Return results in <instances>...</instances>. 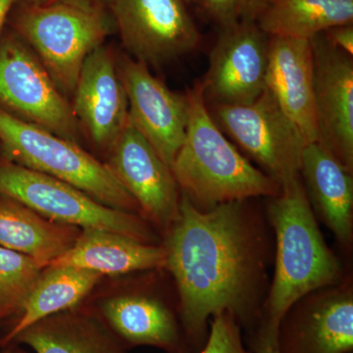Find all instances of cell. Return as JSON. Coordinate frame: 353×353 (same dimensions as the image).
Here are the masks:
<instances>
[{
    "label": "cell",
    "instance_id": "obj_18",
    "mask_svg": "<svg viewBox=\"0 0 353 353\" xmlns=\"http://www.w3.org/2000/svg\"><path fill=\"white\" fill-rule=\"evenodd\" d=\"M299 175L315 216L348 250L353 238L352 171L321 145L310 143L304 148Z\"/></svg>",
    "mask_w": 353,
    "mask_h": 353
},
{
    "label": "cell",
    "instance_id": "obj_30",
    "mask_svg": "<svg viewBox=\"0 0 353 353\" xmlns=\"http://www.w3.org/2000/svg\"><path fill=\"white\" fill-rule=\"evenodd\" d=\"M60 2H73V3H99V0H28V4L34 6H50Z\"/></svg>",
    "mask_w": 353,
    "mask_h": 353
},
{
    "label": "cell",
    "instance_id": "obj_14",
    "mask_svg": "<svg viewBox=\"0 0 353 353\" xmlns=\"http://www.w3.org/2000/svg\"><path fill=\"white\" fill-rule=\"evenodd\" d=\"M119 73L130 121L171 168L187 132V97L172 92L150 73L148 65L132 58L123 60Z\"/></svg>",
    "mask_w": 353,
    "mask_h": 353
},
{
    "label": "cell",
    "instance_id": "obj_31",
    "mask_svg": "<svg viewBox=\"0 0 353 353\" xmlns=\"http://www.w3.org/2000/svg\"><path fill=\"white\" fill-rule=\"evenodd\" d=\"M16 0H0V32Z\"/></svg>",
    "mask_w": 353,
    "mask_h": 353
},
{
    "label": "cell",
    "instance_id": "obj_2",
    "mask_svg": "<svg viewBox=\"0 0 353 353\" xmlns=\"http://www.w3.org/2000/svg\"><path fill=\"white\" fill-rule=\"evenodd\" d=\"M267 220L275 236V264L260 321L277 328L296 301L345 279L341 260L327 245L301 176L271 197Z\"/></svg>",
    "mask_w": 353,
    "mask_h": 353
},
{
    "label": "cell",
    "instance_id": "obj_27",
    "mask_svg": "<svg viewBox=\"0 0 353 353\" xmlns=\"http://www.w3.org/2000/svg\"><path fill=\"white\" fill-rule=\"evenodd\" d=\"M252 350L253 353H279L277 328L260 321L252 331Z\"/></svg>",
    "mask_w": 353,
    "mask_h": 353
},
{
    "label": "cell",
    "instance_id": "obj_28",
    "mask_svg": "<svg viewBox=\"0 0 353 353\" xmlns=\"http://www.w3.org/2000/svg\"><path fill=\"white\" fill-rule=\"evenodd\" d=\"M332 46L348 55H353V25H341L323 32Z\"/></svg>",
    "mask_w": 353,
    "mask_h": 353
},
{
    "label": "cell",
    "instance_id": "obj_17",
    "mask_svg": "<svg viewBox=\"0 0 353 353\" xmlns=\"http://www.w3.org/2000/svg\"><path fill=\"white\" fill-rule=\"evenodd\" d=\"M101 321L124 347H153L168 353H190L179 313L146 294H128L104 301Z\"/></svg>",
    "mask_w": 353,
    "mask_h": 353
},
{
    "label": "cell",
    "instance_id": "obj_32",
    "mask_svg": "<svg viewBox=\"0 0 353 353\" xmlns=\"http://www.w3.org/2000/svg\"><path fill=\"white\" fill-rule=\"evenodd\" d=\"M1 353H25L22 350H18L15 347H12V345H8V347H4L3 352Z\"/></svg>",
    "mask_w": 353,
    "mask_h": 353
},
{
    "label": "cell",
    "instance_id": "obj_5",
    "mask_svg": "<svg viewBox=\"0 0 353 353\" xmlns=\"http://www.w3.org/2000/svg\"><path fill=\"white\" fill-rule=\"evenodd\" d=\"M17 27L64 95L74 94L83 62L109 34L99 3L28 4Z\"/></svg>",
    "mask_w": 353,
    "mask_h": 353
},
{
    "label": "cell",
    "instance_id": "obj_23",
    "mask_svg": "<svg viewBox=\"0 0 353 353\" xmlns=\"http://www.w3.org/2000/svg\"><path fill=\"white\" fill-rule=\"evenodd\" d=\"M256 23L269 37L310 41L331 28L352 24L353 0H270Z\"/></svg>",
    "mask_w": 353,
    "mask_h": 353
},
{
    "label": "cell",
    "instance_id": "obj_29",
    "mask_svg": "<svg viewBox=\"0 0 353 353\" xmlns=\"http://www.w3.org/2000/svg\"><path fill=\"white\" fill-rule=\"evenodd\" d=\"M270 0H239V19L256 22Z\"/></svg>",
    "mask_w": 353,
    "mask_h": 353
},
{
    "label": "cell",
    "instance_id": "obj_16",
    "mask_svg": "<svg viewBox=\"0 0 353 353\" xmlns=\"http://www.w3.org/2000/svg\"><path fill=\"white\" fill-rule=\"evenodd\" d=\"M266 90L308 143L317 141L310 41L269 37Z\"/></svg>",
    "mask_w": 353,
    "mask_h": 353
},
{
    "label": "cell",
    "instance_id": "obj_25",
    "mask_svg": "<svg viewBox=\"0 0 353 353\" xmlns=\"http://www.w3.org/2000/svg\"><path fill=\"white\" fill-rule=\"evenodd\" d=\"M194 353H253L246 350L241 326L234 316L228 312L212 317L208 339L203 347Z\"/></svg>",
    "mask_w": 353,
    "mask_h": 353
},
{
    "label": "cell",
    "instance_id": "obj_3",
    "mask_svg": "<svg viewBox=\"0 0 353 353\" xmlns=\"http://www.w3.org/2000/svg\"><path fill=\"white\" fill-rule=\"evenodd\" d=\"M185 97L189 122L171 166L181 192L201 210L228 202L279 196L282 187L224 136L206 105L202 83Z\"/></svg>",
    "mask_w": 353,
    "mask_h": 353
},
{
    "label": "cell",
    "instance_id": "obj_1",
    "mask_svg": "<svg viewBox=\"0 0 353 353\" xmlns=\"http://www.w3.org/2000/svg\"><path fill=\"white\" fill-rule=\"evenodd\" d=\"M246 201L201 210L182 194L180 213L165 236V269L175 282L190 353L203 347L215 315L230 313L252 331L261 320L270 238L266 219Z\"/></svg>",
    "mask_w": 353,
    "mask_h": 353
},
{
    "label": "cell",
    "instance_id": "obj_13",
    "mask_svg": "<svg viewBox=\"0 0 353 353\" xmlns=\"http://www.w3.org/2000/svg\"><path fill=\"white\" fill-rule=\"evenodd\" d=\"M313 51L317 141L353 171V60L325 38L310 39Z\"/></svg>",
    "mask_w": 353,
    "mask_h": 353
},
{
    "label": "cell",
    "instance_id": "obj_26",
    "mask_svg": "<svg viewBox=\"0 0 353 353\" xmlns=\"http://www.w3.org/2000/svg\"><path fill=\"white\" fill-rule=\"evenodd\" d=\"M208 12L223 28L233 27L239 19V0H201Z\"/></svg>",
    "mask_w": 353,
    "mask_h": 353
},
{
    "label": "cell",
    "instance_id": "obj_34",
    "mask_svg": "<svg viewBox=\"0 0 353 353\" xmlns=\"http://www.w3.org/2000/svg\"><path fill=\"white\" fill-rule=\"evenodd\" d=\"M352 353H353V352H352Z\"/></svg>",
    "mask_w": 353,
    "mask_h": 353
},
{
    "label": "cell",
    "instance_id": "obj_21",
    "mask_svg": "<svg viewBox=\"0 0 353 353\" xmlns=\"http://www.w3.org/2000/svg\"><path fill=\"white\" fill-rule=\"evenodd\" d=\"M81 232L80 228L53 222L12 199L0 201V246L28 255L41 268L67 252Z\"/></svg>",
    "mask_w": 353,
    "mask_h": 353
},
{
    "label": "cell",
    "instance_id": "obj_7",
    "mask_svg": "<svg viewBox=\"0 0 353 353\" xmlns=\"http://www.w3.org/2000/svg\"><path fill=\"white\" fill-rule=\"evenodd\" d=\"M210 114L220 129L281 187L301 176L307 141L266 88L250 103L214 104Z\"/></svg>",
    "mask_w": 353,
    "mask_h": 353
},
{
    "label": "cell",
    "instance_id": "obj_33",
    "mask_svg": "<svg viewBox=\"0 0 353 353\" xmlns=\"http://www.w3.org/2000/svg\"><path fill=\"white\" fill-rule=\"evenodd\" d=\"M183 2H187V3H190V2L194 1V0H183Z\"/></svg>",
    "mask_w": 353,
    "mask_h": 353
},
{
    "label": "cell",
    "instance_id": "obj_9",
    "mask_svg": "<svg viewBox=\"0 0 353 353\" xmlns=\"http://www.w3.org/2000/svg\"><path fill=\"white\" fill-rule=\"evenodd\" d=\"M109 6L125 48L148 66L183 57L201 41L183 0H109Z\"/></svg>",
    "mask_w": 353,
    "mask_h": 353
},
{
    "label": "cell",
    "instance_id": "obj_12",
    "mask_svg": "<svg viewBox=\"0 0 353 353\" xmlns=\"http://www.w3.org/2000/svg\"><path fill=\"white\" fill-rule=\"evenodd\" d=\"M268 57L269 36L256 22L223 29L209 57L204 94L224 105L254 101L266 88Z\"/></svg>",
    "mask_w": 353,
    "mask_h": 353
},
{
    "label": "cell",
    "instance_id": "obj_6",
    "mask_svg": "<svg viewBox=\"0 0 353 353\" xmlns=\"http://www.w3.org/2000/svg\"><path fill=\"white\" fill-rule=\"evenodd\" d=\"M0 196L53 222L115 232L157 245V236L145 218L109 208L68 183L9 160L0 162Z\"/></svg>",
    "mask_w": 353,
    "mask_h": 353
},
{
    "label": "cell",
    "instance_id": "obj_22",
    "mask_svg": "<svg viewBox=\"0 0 353 353\" xmlns=\"http://www.w3.org/2000/svg\"><path fill=\"white\" fill-rule=\"evenodd\" d=\"M102 276L97 272L77 267H46L32 288L17 321L0 340V347H8L18 334L34 323L74 309L94 289Z\"/></svg>",
    "mask_w": 353,
    "mask_h": 353
},
{
    "label": "cell",
    "instance_id": "obj_8",
    "mask_svg": "<svg viewBox=\"0 0 353 353\" xmlns=\"http://www.w3.org/2000/svg\"><path fill=\"white\" fill-rule=\"evenodd\" d=\"M0 108L74 143L80 138L72 104L34 51L13 37L0 41Z\"/></svg>",
    "mask_w": 353,
    "mask_h": 353
},
{
    "label": "cell",
    "instance_id": "obj_11",
    "mask_svg": "<svg viewBox=\"0 0 353 353\" xmlns=\"http://www.w3.org/2000/svg\"><path fill=\"white\" fill-rule=\"evenodd\" d=\"M109 152L108 168L143 218L166 234L180 213L182 196L170 167L130 119Z\"/></svg>",
    "mask_w": 353,
    "mask_h": 353
},
{
    "label": "cell",
    "instance_id": "obj_24",
    "mask_svg": "<svg viewBox=\"0 0 353 353\" xmlns=\"http://www.w3.org/2000/svg\"><path fill=\"white\" fill-rule=\"evenodd\" d=\"M43 269L28 255L0 246V322L19 317Z\"/></svg>",
    "mask_w": 353,
    "mask_h": 353
},
{
    "label": "cell",
    "instance_id": "obj_10",
    "mask_svg": "<svg viewBox=\"0 0 353 353\" xmlns=\"http://www.w3.org/2000/svg\"><path fill=\"white\" fill-rule=\"evenodd\" d=\"M277 345L279 353L353 352L352 276L292 304L279 322Z\"/></svg>",
    "mask_w": 353,
    "mask_h": 353
},
{
    "label": "cell",
    "instance_id": "obj_19",
    "mask_svg": "<svg viewBox=\"0 0 353 353\" xmlns=\"http://www.w3.org/2000/svg\"><path fill=\"white\" fill-rule=\"evenodd\" d=\"M48 266H72L101 275L161 270L166 266L163 245L146 243L104 230H82L74 245Z\"/></svg>",
    "mask_w": 353,
    "mask_h": 353
},
{
    "label": "cell",
    "instance_id": "obj_4",
    "mask_svg": "<svg viewBox=\"0 0 353 353\" xmlns=\"http://www.w3.org/2000/svg\"><path fill=\"white\" fill-rule=\"evenodd\" d=\"M0 143L9 161L68 183L109 208L141 213L108 165L78 143L20 119L2 108Z\"/></svg>",
    "mask_w": 353,
    "mask_h": 353
},
{
    "label": "cell",
    "instance_id": "obj_15",
    "mask_svg": "<svg viewBox=\"0 0 353 353\" xmlns=\"http://www.w3.org/2000/svg\"><path fill=\"white\" fill-rule=\"evenodd\" d=\"M72 104L95 145L110 148L129 121V103L112 53L99 46L83 62Z\"/></svg>",
    "mask_w": 353,
    "mask_h": 353
},
{
    "label": "cell",
    "instance_id": "obj_20",
    "mask_svg": "<svg viewBox=\"0 0 353 353\" xmlns=\"http://www.w3.org/2000/svg\"><path fill=\"white\" fill-rule=\"evenodd\" d=\"M13 343L28 345L34 353H127L101 319L73 309L34 323Z\"/></svg>",
    "mask_w": 353,
    "mask_h": 353
}]
</instances>
